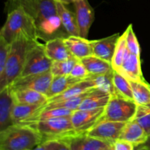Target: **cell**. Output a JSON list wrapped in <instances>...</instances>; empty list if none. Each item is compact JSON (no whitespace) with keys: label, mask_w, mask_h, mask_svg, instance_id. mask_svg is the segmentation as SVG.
Segmentation results:
<instances>
[{"label":"cell","mask_w":150,"mask_h":150,"mask_svg":"<svg viewBox=\"0 0 150 150\" xmlns=\"http://www.w3.org/2000/svg\"><path fill=\"white\" fill-rule=\"evenodd\" d=\"M120 37V34L116 33L107 38L92 40L93 55L103 59L111 64L117 43Z\"/></svg>","instance_id":"obj_15"},{"label":"cell","mask_w":150,"mask_h":150,"mask_svg":"<svg viewBox=\"0 0 150 150\" xmlns=\"http://www.w3.org/2000/svg\"><path fill=\"white\" fill-rule=\"evenodd\" d=\"M126 37V44H127V48L130 54L139 55L141 54V48L139 45V41L136 36L134 31H133V25L130 24L126 30L125 31Z\"/></svg>","instance_id":"obj_34"},{"label":"cell","mask_w":150,"mask_h":150,"mask_svg":"<svg viewBox=\"0 0 150 150\" xmlns=\"http://www.w3.org/2000/svg\"><path fill=\"white\" fill-rule=\"evenodd\" d=\"M65 45L73 57L79 60L93 55L92 40L81 36L69 35L64 38Z\"/></svg>","instance_id":"obj_16"},{"label":"cell","mask_w":150,"mask_h":150,"mask_svg":"<svg viewBox=\"0 0 150 150\" xmlns=\"http://www.w3.org/2000/svg\"><path fill=\"white\" fill-rule=\"evenodd\" d=\"M79 81H81V80L73 78L70 75L54 76L49 90L47 94V97L49 99L53 97L57 96Z\"/></svg>","instance_id":"obj_25"},{"label":"cell","mask_w":150,"mask_h":150,"mask_svg":"<svg viewBox=\"0 0 150 150\" xmlns=\"http://www.w3.org/2000/svg\"><path fill=\"white\" fill-rule=\"evenodd\" d=\"M103 150H114V147H113V144H112V145H111V146H110L109 147L105 148V149H103Z\"/></svg>","instance_id":"obj_43"},{"label":"cell","mask_w":150,"mask_h":150,"mask_svg":"<svg viewBox=\"0 0 150 150\" xmlns=\"http://www.w3.org/2000/svg\"><path fill=\"white\" fill-rule=\"evenodd\" d=\"M105 108L93 110H75L71 114V121L78 133H86L99 122Z\"/></svg>","instance_id":"obj_9"},{"label":"cell","mask_w":150,"mask_h":150,"mask_svg":"<svg viewBox=\"0 0 150 150\" xmlns=\"http://www.w3.org/2000/svg\"><path fill=\"white\" fill-rule=\"evenodd\" d=\"M56 1L58 2H61L64 4H74L77 0H55Z\"/></svg>","instance_id":"obj_40"},{"label":"cell","mask_w":150,"mask_h":150,"mask_svg":"<svg viewBox=\"0 0 150 150\" xmlns=\"http://www.w3.org/2000/svg\"><path fill=\"white\" fill-rule=\"evenodd\" d=\"M117 72L130 81H145L142 70V62L139 55L127 54L121 67Z\"/></svg>","instance_id":"obj_14"},{"label":"cell","mask_w":150,"mask_h":150,"mask_svg":"<svg viewBox=\"0 0 150 150\" xmlns=\"http://www.w3.org/2000/svg\"><path fill=\"white\" fill-rule=\"evenodd\" d=\"M148 138L149 136L144 130L134 120L126 123L120 136V139L127 141L134 144L135 146L144 144Z\"/></svg>","instance_id":"obj_18"},{"label":"cell","mask_w":150,"mask_h":150,"mask_svg":"<svg viewBox=\"0 0 150 150\" xmlns=\"http://www.w3.org/2000/svg\"><path fill=\"white\" fill-rule=\"evenodd\" d=\"M129 51L127 50V44H126L125 33L124 32L122 35H120L119 38L115 51H114V57L111 61V66L114 70L117 71L120 69Z\"/></svg>","instance_id":"obj_30"},{"label":"cell","mask_w":150,"mask_h":150,"mask_svg":"<svg viewBox=\"0 0 150 150\" xmlns=\"http://www.w3.org/2000/svg\"><path fill=\"white\" fill-rule=\"evenodd\" d=\"M75 13L79 36L87 38L89 29L95 20V11L88 0H77L74 3Z\"/></svg>","instance_id":"obj_11"},{"label":"cell","mask_w":150,"mask_h":150,"mask_svg":"<svg viewBox=\"0 0 150 150\" xmlns=\"http://www.w3.org/2000/svg\"><path fill=\"white\" fill-rule=\"evenodd\" d=\"M111 95L108 92L95 89L82 100L78 109L93 110L105 108L109 101Z\"/></svg>","instance_id":"obj_19"},{"label":"cell","mask_w":150,"mask_h":150,"mask_svg":"<svg viewBox=\"0 0 150 150\" xmlns=\"http://www.w3.org/2000/svg\"><path fill=\"white\" fill-rule=\"evenodd\" d=\"M114 71V70H113L109 73L103 75H99V76H90L89 78L95 83L96 89L108 92L110 95H112L115 94L114 83H113Z\"/></svg>","instance_id":"obj_31"},{"label":"cell","mask_w":150,"mask_h":150,"mask_svg":"<svg viewBox=\"0 0 150 150\" xmlns=\"http://www.w3.org/2000/svg\"><path fill=\"white\" fill-rule=\"evenodd\" d=\"M144 130L148 136H150V106L138 105L134 119Z\"/></svg>","instance_id":"obj_33"},{"label":"cell","mask_w":150,"mask_h":150,"mask_svg":"<svg viewBox=\"0 0 150 150\" xmlns=\"http://www.w3.org/2000/svg\"><path fill=\"white\" fill-rule=\"evenodd\" d=\"M56 5H57V13L59 16L63 27L65 29L68 36L69 35L79 36L76 13L70 11L65 6L66 4L61 2L56 1Z\"/></svg>","instance_id":"obj_23"},{"label":"cell","mask_w":150,"mask_h":150,"mask_svg":"<svg viewBox=\"0 0 150 150\" xmlns=\"http://www.w3.org/2000/svg\"><path fill=\"white\" fill-rule=\"evenodd\" d=\"M134 150H149L147 148H146L145 146H144L143 145H140V146H138L135 147Z\"/></svg>","instance_id":"obj_42"},{"label":"cell","mask_w":150,"mask_h":150,"mask_svg":"<svg viewBox=\"0 0 150 150\" xmlns=\"http://www.w3.org/2000/svg\"><path fill=\"white\" fill-rule=\"evenodd\" d=\"M114 150H134L136 146L130 142L118 139L113 143Z\"/></svg>","instance_id":"obj_37"},{"label":"cell","mask_w":150,"mask_h":150,"mask_svg":"<svg viewBox=\"0 0 150 150\" xmlns=\"http://www.w3.org/2000/svg\"><path fill=\"white\" fill-rule=\"evenodd\" d=\"M57 150H71L70 146L65 141H59Z\"/></svg>","instance_id":"obj_39"},{"label":"cell","mask_w":150,"mask_h":150,"mask_svg":"<svg viewBox=\"0 0 150 150\" xmlns=\"http://www.w3.org/2000/svg\"><path fill=\"white\" fill-rule=\"evenodd\" d=\"M93 89L88 92H85V93L82 94V95H79V96L75 97V98H70V99L64 100L61 101H55V102H48L45 104L42 108L43 109H51V108H67V109L72 110V111H75L79 108V106L80 105L81 103L82 102L83 99L92 92Z\"/></svg>","instance_id":"obj_28"},{"label":"cell","mask_w":150,"mask_h":150,"mask_svg":"<svg viewBox=\"0 0 150 150\" xmlns=\"http://www.w3.org/2000/svg\"><path fill=\"white\" fill-rule=\"evenodd\" d=\"M45 105H29L15 103L12 118L15 124H25L38 114Z\"/></svg>","instance_id":"obj_20"},{"label":"cell","mask_w":150,"mask_h":150,"mask_svg":"<svg viewBox=\"0 0 150 150\" xmlns=\"http://www.w3.org/2000/svg\"><path fill=\"white\" fill-rule=\"evenodd\" d=\"M35 40L23 34L19 35L10 45V50L2 75L0 76V91L10 86L21 75L28 51Z\"/></svg>","instance_id":"obj_2"},{"label":"cell","mask_w":150,"mask_h":150,"mask_svg":"<svg viewBox=\"0 0 150 150\" xmlns=\"http://www.w3.org/2000/svg\"><path fill=\"white\" fill-rule=\"evenodd\" d=\"M43 142L42 136L27 124H15L0 132V150H32Z\"/></svg>","instance_id":"obj_3"},{"label":"cell","mask_w":150,"mask_h":150,"mask_svg":"<svg viewBox=\"0 0 150 150\" xmlns=\"http://www.w3.org/2000/svg\"><path fill=\"white\" fill-rule=\"evenodd\" d=\"M70 75L73 78H76L81 81L88 79L90 76V74L81 60H78L76 62Z\"/></svg>","instance_id":"obj_36"},{"label":"cell","mask_w":150,"mask_h":150,"mask_svg":"<svg viewBox=\"0 0 150 150\" xmlns=\"http://www.w3.org/2000/svg\"><path fill=\"white\" fill-rule=\"evenodd\" d=\"M63 141L68 144L71 150H103L113 144L86 133H78Z\"/></svg>","instance_id":"obj_12"},{"label":"cell","mask_w":150,"mask_h":150,"mask_svg":"<svg viewBox=\"0 0 150 150\" xmlns=\"http://www.w3.org/2000/svg\"><path fill=\"white\" fill-rule=\"evenodd\" d=\"M113 83H114L115 93L126 99L134 101L130 81L115 70L113 74Z\"/></svg>","instance_id":"obj_27"},{"label":"cell","mask_w":150,"mask_h":150,"mask_svg":"<svg viewBox=\"0 0 150 150\" xmlns=\"http://www.w3.org/2000/svg\"><path fill=\"white\" fill-rule=\"evenodd\" d=\"M142 145H143L144 146H145L146 148H147V149L149 150H150V136L149 138H148V139L146 140V142Z\"/></svg>","instance_id":"obj_41"},{"label":"cell","mask_w":150,"mask_h":150,"mask_svg":"<svg viewBox=\"0 0 150 150\" xmlns=\"http://www.w3.org/2000/svg\"><path fill=\"white\" fill-rule=\"evenodd\" d=\"M127 122L103 120L86 133L89 136L113 144L120 139L122 131Z\"/></svg>","instance_id":"obj_10"},{"label":"cell","mask_w":150,"mask_h":150,"mask_svg":"<svg viewBox=\"0 0 150 150\" xmlns=\"http://www.w3.org/2000/svg\"><path fill=\"white\" fill-rule=\"evenodd\" d=\"M73 111L64 108H54L51 109H43L40 110V111L38 113L36 116L31 119L29 121L25 124H32L35 122L40 121V120H45L48 119L57 118V117H63L71 116Z\"/></svg>","instance_id":"obj_29"},{"label":"cell","mask_w":150,"mask_h":150,"mask_svg":"<svg viewBox=\"0 0 150 150\" xmlns=\"http://www.w3.org/2000/svg\"><path fill=\"white\" fill-rule=\"evenodd\" d=\"M15 105L10 86L0 91V132L13 125L12 114Z\"/></svg>","instance_id":"obj_13"},{"label":"cell","mask_w":150,"mask_h":150,"mask_svg":"<svg viewBox=\"0 0 150 150\" xmlns=\"http://www.w3.org/2000/svg\"><path fill=\"white\" fill-rule=\"evenodd\" d=\"M16 7H21L34 19L39 39L46 42L68 36L57 13L55 0H7V13Z\"/></svg>","instance_id":"obj_1"},{"label":"cell","mask_w":150,"mask_h":150,"mask_svg":"<svg viewBox=\"0 0 150 150\" xmlns=\"http://www.w3.org/2000/svg\"><path fill=\"white\" fill-rule=\"evenodd\" d=\"M81 61L85 66L90 76L103 75L114 70L111 63L95 55L85 57Z\"/></svg>","instance_id":"obj_24"},{"label":"cell","mask_w":150,"mask_h":150,"mask_svg":"<svg viewBox=\"0 0 150 150\" xmlns=\"http://www.w3.org/2000/svg\"><path fill=\"white\" fill-rule=\"evenodd\" d=\"M52 61L47 56L45 46L37 41L28 51L20 77L45 73L51 70Z\"/></svg>","instance_id":"obj_7"},{"label":"cell","mask_w":150,"mask_h":150,"mask_svg":"<svg viewBox=\"0 0 150 150\" xmlns=\"http://www.w3.org/2000/svg\"><path fill=\"white\" fill-rule=\"evenodd\" d=\"M130 83L133 91V100L136 104L150 106V84L146 81H130Z\"/></svg>","instance_id":"obj_26"},{"label":"cell","mask_w":150,"mask_h":150,"mask_svg":"<svg viewBox=\"0 0 150 150\" xmlns=\"http://www.w3.org/2000/svg\"><path fill=\"white\" fill-rule=\"evenodd\" d=\"M53 77L54 76L50 70L40 74L29 75V76L19 77L10 86L12 90L32 89L40 92L47 96Z\"/></svg>","instance_id":"obj_8"},{"label":"cell","mask_w":150,"mask_h":150,"mask_svg":"<svg viewBox=\"0 0 150 150\" xmlns=\"http://www.w3.org/2000/svg\"><path fill=\"white\" fill-rule=\"evenodd\" d=\"M79 59L75 57L65 61L52 62L51 67V72L53 76H65L70 75L74 67L75 64Z\"/></svg>","instance_id":"obj_32"},{"label":"cell","mask_w":150,"mask_h":150,"mask_svg":"<svg viewBox=\"0 0 150 150\" xmlns=\"http://www.w3.org/2000/svg\"><path fill=\"white\" fill-rule=\"evenodd\" d=\"M137 107L138 105L135 101L126 99L115 93L111 95L100 121L106 120L127 122L134 119Z\"/></svg>","instance_id":"obj_6"},{"label":"cell","mask_w":150,"mask_h":150,"mask_svg":"<svg viewBox=\"0 0 150 150\" xmlns=\"http://www.w3.org/2000/svg\"><path fill=\"white\" fill-rule=\"evenodd\" d=\"M45 51L48 58L52 62L65 61L73 58L65 45L64 38H57L46 41L44 44Z\"/></svg>","instance_id":"obj_17"},{"label":"cell","mask_w":150,"mask_h":150,"mask_svg":"<svg viewBox=\"0 0 150 150\" xmlns=\"http://www.w3.org/2000/svg\"><path fill=\"white\" fill-rule=\"evenodd\" d=\"M29 125L39 132L43 142L48 140L63 141L78 134L73 126L70 116L40 120Z\"/></svg>","instance_id":"obj_5"},{"label":"cell","mask_w":150,"mask_h":150,"mask_svg":"<svg viewBox=\"0 0 150 150\" xmlns=\"http://www.w3.org/2000/svg\"><path fill=\"white\" fill-rule=\"evenodd\" d=\"M11 45L7 43L2 38L0 37V76H1L5 68L6 63L8 58Z\"/></svg>","instance_id":"obj_35"},{"label":"cell","mask_w":150,"mask_h":150,"mask_svg":"<svg viewBox=\"0 0 150 150\" xmlns=\"http://www.w3.org/2000/svg\"><path fill=\"white\" fill-rule=\"evenodd\" d=\"M12 92L16 103L45 105L48 103V97L37 91L32 89H19L12 90Z\"/></svg>","instance_id":"obj_22"},{"label":"cell","mask_w":150,"mask_h":150,"mask_svg":"<svg viewBox=\"0 0 150 150\" xmlns=\"http://www.w3.org/2000/svg\"><path fill=\"white\" fill-rule=\"evenodd\" d=\"M59 143V141L58 140L45 141L32 150H57Z\"/></svg>","instance_id":"obj_38"},{"label":"cell","mask_w":150,"mask_h":150,"mask_svg":"<svg viewBox=\"0 0 150 150\" xmlns=\"http://www.w3.org/2000/svg\"><path fill=\"white\" fill-rule=\"evenodd\" d=\"M7 17L0 31V37L11 44L21 34L35 40H39L38 31L34 19L21 7L7 12Z\"/></svg>","instance_id":"obj_4"},{"label":"cell","mask_w":150,"mask_h":150,"mask_svg":"<svg viewBox=\"0 0 150 150\" xmlns=\"http://www.w3.org/2000/svg\"><path fill=\"white\" fill-rule=\"evenodd\" d=\"M93 89H96L95 86V83L89 77L88 79L76 83V84H74L71 87L67 89V90L63 92L62 93L49 98L48 100V103L64 100L75 98V97L79 96V95H82V94L85 93L88 91L92 90Z\"/></svg>","instance_id":"obj_21"}]
</instances>
